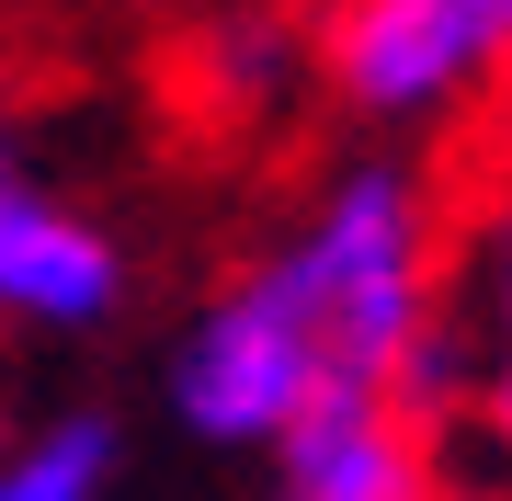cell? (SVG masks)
Masks as SVG:
<instances>
[{"mask_svg": "<svg viewBox=\"0 0 512 501\" xmlns=\"http://www.w3.org/2000/svg\"><path fill=\"white\" fill-rule=\"evenodd\" d=\"M330 388H399L410 342L433 331V194L410 171H342L330 205L274 251Z\"/></svg>", "mask_w": 512, "mask_h": 501, "instance_id": "1", "label": "cell"}, {"mask_svg": "<svg viewBox=\"0 0 512 501\" xmlns=\"http://www.w3.org/2000/svg\"><path fill=\"white\" fill-rule=\"evenodd\" d=\"M308 69L353 114H444L512 80V0H319Z\"/></svg>", "mask_w": 512, "mask_h": 501, "instance_id": "2", "label": "cell"}, {"mask_svg": "<svg viewBox=\"0 0 512 501\" xmlns=\"http://www.w3.org/2000/svg\"><path fill=\"white\" fill-rule=\"evenodd\" d=\"M319 388H330L319 342H308V319H296V297L274 285V262L239 274L228 297L194 319L183 376H171V399H183V422L205 433V445H274Z\"/></svg>", "mask_w": 512, "mask_h": 501, "instance_id": "3", "label": "cell"}, {"mask_svg": "<svg viewBox=\"0 0 512 501\" xmlns=\"http://www.w3.org/2000/svg\"><path fill=\"white\" fill-rule=\"evenodd\" d=\"M274 456V501H433V422L399 388H319Z\"/></svg>", "mask_w": 512, "mask_h": 501, "instance_id": "4", "label": "cell"}, {"mask_svg": "<svg viewBox=\"0 0 512 501\" xmlns=\"http://www.w3.org/2000/svg\"><path fill=\"white\" fill-rule=\"evenodd\" d=\"M126 297V251L103 240L80 205L0 183V319H46V331H92Z\"/></svg>", "mask_w": 512, "mask_h": 501, "instance_id": "5", "label": "cell"}, {"mask_svg": "<svg viewBox=\"0 0 512 501\" xmlns=\"http://www.w3.org/2000/svg\"><path fill=\"white\" fill-rule=\"evenodd\" d=\"M114 422H57L35 445H0V501H103Z\"/></svg>", "mask_w": 512, "mask_h": 501, "instance_id": "6", "label": "cell"}, {"mask_svg": "<svg viewBox=\"0 0 512 501\" xmlns=\"http://www.w3.org/2000/svg\"><path fill=\"white\" fill-rule=\"evenodd\" d=\"M478 399H490V433H501V445H512V353H501V365H490V388H478Z\"/></svg>", "mask_w": 512, "mask_h": 501, "instance_id": "7", "label": "cell"}, {"mask_svg": "<svg viewBox=\"0 0 512 501\" xmlns=\"http://www.w3.org/2000/svg\"><path fill=\"white\" fill-rule=\"evenodd\" d=\"M501 353H512V194H501Z\"/></svg>", "mask_w": 512, "mask_h": 501, "instance_id": "8", "label": "cell"}, {"mask_svg": "<svg viewBox=\"0 0 512 501\" xmlns=\"http://www.w3.org/2000/svg\"><path fill=\"white\" fill-rule=\"evenodd\" d=\"M433 501H501V490H433Z\"/></svg>", "mask_w": 512, "mask_h": 501, "instance_id": "9", "label": "cell"}]
</instances>
